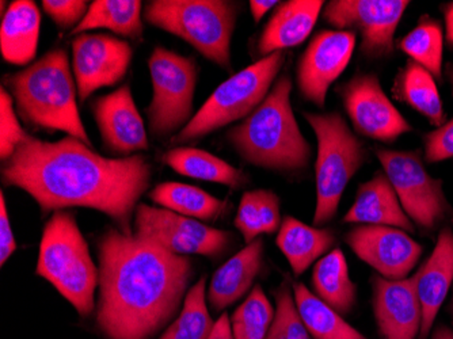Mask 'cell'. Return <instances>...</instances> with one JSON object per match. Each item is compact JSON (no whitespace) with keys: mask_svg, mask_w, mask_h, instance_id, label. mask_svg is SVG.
<instances>
[{"mask_svg":"<svg viewBox=\"0 0 453 339\" xmlns=\"http://www.w3.org/2000/svg\"><path fill=\"white\" fill-rule=\"evenodd\" d=\"M2 178L35 198L42 213L90 208L109 216L124 234H134L151 165L142 155L102 157L75 137L48 143L27 135L4 160Z\"/></svg>","mask_w":453,"mask_h":339,"instance_id":"1","label":"cell"},{"mask_svg":"<svg viewBox=\"0 0 453 339\" xmlns=\"http://www.w3.org/2000/svg\"><path fill=\"white\" fill-rule=\"evenodd\" d=\"M96 325L108 339H152L189 292L192 259L109 228L98 241Z\"/></svg>","mask_w":453,"mask_h":339,"instance_id":"2","label":"cell"},{"mask_svg":"<svg viewBox=\"0 0 453 339\" xmlns=\"http://www.w3.org/2000/svg\"><path fill=\"white\" fill-rule=\"evenodd\" d=\"M291 91V78L280 76L258 108L226 134L244 162L281 173L302 172L310 166L311 147L295 117Z\"/></svg>","mask_w":453,"mask_h":339,"instance_id":"3","label":"cell"},{"mask_svg":"<svg viewBox=\"0 0 453 339\" xmlns=\"http://www.w3.org/2000/svg\"><path fill=\"white\" fill-rule=\"evenodd\" d=\"M9 93L18 116L33 127L65 132L91 147V140L79 116L67 50H50L30 67L6 76Z\"/></svg>","mask_w":453,"mask_h":339,"instance_id":"4","label":"cell"},{"mask_svg":"<svg viewBox=\"0 0 453 339\" xmlns=\"http://www.w3.org/2000/svg\"><path fill=\"white\" fill-rule=\"evenodd\" d=\"M35 273L50 281L79 315L93 313L99 269L71 212H55L45 226Z\"/></svg>","mask_w":453,"mask_h":339,"instance_id":"5","label":"cell"},{"mask_svg":"<svg viewBox=\"0 0 453 339\" xmlns=\"http://www.w3.org/2000/svg\"><path fill=\"white\" fill-rule=\"evenodd\" d=\"M142 17L152 27L182 38L223 70H231V40L238 4L226 0H151Z\"/></svg>","mask_w":453,"mask_h":339,"instance_id":"6","label":"cell"},{"mask_svg":"<svg viewBox=\"0 0 453 339\" xmlns=\"http://www.w3.org/2000/svg\"><path fill=\"white\" fill-rule=\"evenodd\" d=\"M304 119L318 140L314 227L319 228L337 215L345 189L363 167L366 154L363 143L338 112H305Z\"/></svg>","mask_w":453,"mask_h":339,"instance_id":"7","label":"cell"},{"mask_svg":"<svg viewBox=\"0 0 453 339\" xmlns=\"http://www.w3.org/2000/svg\"><path fill=\"white\" fill-rule=\"evenodd\" d=\"M284 63L285 53L276 52L226 79L170 143L182 145L195 142L250 116L271 93Z\"/></svg>","mask_w":453,"mask_h":339,"instance_id":"8","label":"cell"},{"mask_svg":"<svg viewBox=\"0 0 453 339\" xmlns=\"http://www.w3.org/2000/svg\"><path fill=\"white\" fill-rule=\"evenodd\" d=\"M375 154L416 228L434 232L453 221V206L445 195L444 181L427 173L419 151L378 148Z\"/></svg>","mask_w":453,"mask_h":339,"instance_id":"9","label":"cell"},{"mask_svg":"<svg viewBox=\"0 0 453 339\" xmlns=\"http://www.w3.org/2000/svg\"><path fill=\"white\" fill-rule=\"evenodd\" d=\"M152 81L151 104L146 113L150 134L165 140L180 134L189 124L198 68L192 58L157 47L149 58Z\"/></svg>","mask_w":453,"mask_h":339,"instance_id":"10","label":"cell"},{"mask_svg":"<svg viewBox=\"0 0 453 339\" xmlns=\"http://www.w3.org/2000/svg\"><path fill=\"white\" fill-rule=\"evenodd\" d=\"M407 0H332L323 7V18L335 30L361 37L360 50L368 58H386L395 50V33Z\"/></svg>","mask_w":453,"mask_h":339,"instance_id":"11","label":"cell"},{"mask_svg":"<svg viewBox=\"0 0 453 339\" xmlns=\"http://www.w3.org/2000/svg\"><path fill=\"white\" fill-rule=\"evenodd\" d=\"M134 234L151 239L178 256L219 258L230 249V232L212 228L196 219L165 208L139 204L134 213Z\"/></svg>","mask_w":453,"mask_h":339,"instance_id":"12","label":"cell"},{"mask_svg":"<svg viewBox=\"0 0 453 339\" xmlns=\"http://www.w3.org/2000/svg\"><path fill=\"white\" fill-rule=\"evenodd\" d=\"M337 93L358 136L388 144L413 131L375 73H357L340 84Z\"/></svg>","mask_w":453,"mask_h":339,"instance_id":"13","label":"cell"},{"mask_svg":"<svg viewBox=\"0 0 453 339\" xmlns=\"http://www.w3.org/2000/svg\"><path fill=\"white\" fill-rule=\"evenodd\" d=\"M73 56L79 98L85 102L94 91L126 78L134 50L127 41L114 35L85 33L73 41Z\"/></svg>","mask_w":453,"mask_h":339,"instance_id":"14","label":"cell"},{"mask_svg":"<svg viewBox=\"0 0 453 339\" xmlns=\"http://www.w3.org/2000/svg\"><path fill=\"white\" fill-rule=\"evenodd\" d=\"M355 47L353 32L322 30L312 37L297 63V88L304 99L325 106L328 89L348 67Z\"/></svg>","mask_w":453,"mask_h":339,"instance_id":"15","label":"cell"},{"mask_svg":"<svg viewBox=\"0 0 453 339\" xmlns=\"http://www.w3.org/2000/svg\"><path fill=\"white\" fill-rule=\"evenodd\" d=\"M356 256L386 280H403L421 258L424 247L409 232L395 227L356 226L346 234Z\"/></svg>","mask_w":453,"mask_h":339,"instance_id":"16","label":"cell"},{"mask_svg":"<svg viewBox=\"0 0 453 339\" xmlns=\"http://www.w3.org/2000/svg\"><path fill=\"white\" fill-rule=\"evenodd\" d=\"M91 112L104 147L111 154L127 158L149 150L146 125L137 111L129 84L94 99Z\"/></svg>","mask_w":453,"mask_h":339,"instance_id":"17","label":"cell"},{"mask_svg":"<svg viewBox=\"0 0 453 339\" xmlns=\"http://www.w3.org/2000/svg\"><path fill=\"white\" fill-rule=\"evenodd\" d=\"M372 305L381 339H418L422 305L411 275L403 280L372 277Z\"/></svg>","mask_w":453,"mask_h":339,"instance_id":"18","label":"cell"},{"mask_svg":"<svg viewBox=\"0 0 453 339\" xmlns=\"http://www.w3.org/2000/svg\"><path fill=\"white\" fill-rule=\"evenodd\" d=\"M411 277L424 313L418 339H427L453 285V231L450 227L440 229L434 251Z\"/></svg>","mask_w":453,"mask_h":339,"instance_id":"19","label":"cell"},{"mask_svg":"<svg viewBox=\"0 0 453 339\" xmlns=\"http://www.w3.org/2000/svg\"><path fill=\"white\" fill-rule=\"evenodd\" d=\"M343 223L395 227L410 234L417 229L402 208L393 185L381 172L375 173L371 180L358 186L355 203L343 216Z\"/></svg>","mask_w":453,"mask_h":339,"instance_id":"20","label":"cell"},{"mask_svg":"<svg viewBox=\"0 0 453 339\" xmlns=\"http://www.w3.org/2000/svg\"><path fill=\"white\" fill-rule=\"evenodd\" d=\"M323 7L322 0H289L280 4L257 44L261 58L303 44L311 35Z\"/></svg>","mask_w":453,"mask_h":339,"instance_id":"21","label":"cell"},{"mask_svg":"<svg viewBox=\"0 0 453 339\" xmlns=\"http://www.w3.org/2000/svg\"><path fill=\"white\" fill-rule=\"evenodd\" d=\"M264 265V241L261 238L246 244L211 279L208 302L215 312H221L250 292Z\"/></svg>","mask_w":453,"mask_h":339,"instance_id":"22","label":"cell"},{"mask_svg":"<svg viewBox=\"0 0 453 339\" xmlns=\"http://www.w3.org/2000/svg\"><path fill=\"white\" fill-rule=\"evenodd\" d=\"M41 14L32 0H15L2 17L0 50L10 65H27L37 55Z\"/></svg>","mask_w":453,"mask_h":339,"instance_id":"23","label":"cell"},{"mask_svg":"<svg viewBox=\"0 0 453 339\" xmlns=\"http://www.w3.org/2000/svg\"><path fill=\"white\" fill-rule=\"evenodd\" d=\"M337 242L334 232L328 228L307 226L303 221L285 216L279 229L276 244L295 275H302L308 267L332 251Z\"/></svg>","mask_w":453,"mask_h":339,"instance_id":"24","label":"cell"},{"mask_svg":"<svg viewBox=\"0 0 453 339\" xmlns=\"http://www.w3.org/2000/svg\"><path fill=\"white\" fill-rule=\"evenodd\" d=\"M393 96L421 114L436 128L447 122L436 79L416 61L409 58L406 65L399 68L394 78Z\"/></svg>","mask_w":453,"mask_h":339,"instance_id":"25","label":"cell"},{"mask_svg":"<svg viewBox=\"0 0 453 339\" xmlns=\"http://www.w3.org/2000/svg\"><path fill=\"white\" fill-rule=\"evenodd\" d=\"M315 295L341 315L352 312L357 302V285L350 279L342 250L334 249L317 262L312 272Z\"/></svg>","mask_w":453,"mask_h":339,"instance_id":"26","label":"cell"},{"mask_svg":"<svg viewBox=\"0 0 453 339\" xmlns=\"http://www.w3.org/2000/svg\"><path fill=\"white\" fill-rule=\"evenodd\" d=\"M292 289L300 318L312 339H368L302 282H295Z\"/></svg>","mask_w":453,"mask_h":339,"instance_id":"27","label":"cell"},{"mask_svg":"<svg viewBox=\"0 0 453 339\" xmlns=\"http://www.w3.org/2000/svg\"><path fill=\"white\" fill-rule=\"evenodd\" d=\"M142 10V4L139 0H96L90 4L85 19L71 32V35L108 29L122 37L139 40L144 32Z\"/></svg>","mask_w":453,"mask_h":339,"instance_id":"28","label":"cell"},{"mask_svg":"<svg viewBox=\"0 0 453 339\" xmlns=\"http://www.w3.org/2000/svg\"><path fill=\"white\" fill-rule=\"evenodd\" d=\"M167 165L185 177L238 188L247 178L239 168L234 167L216 155L192 147H177L165 155Z\"/></svg>","mask_w":453,"mask_h":339,"instance_id":"29","label":"cell"},{"mask_svg":"<svg viewBox=\"0 0 453 339\" xmlns=\"http://www.w3.org/2000/svg\"><path fill=\"white\" fill-rule=\"evenodd\" d=\"M150 198L167 211L196 220H215L226 208L223 201L203 192V189L185 183H160L150 193Z\"/></svg>","mask_w":453,"mask_h":339,"instance_id":"30","label":"cell"},{"mask_svg":"<svg viewBox=\"0 0 453 339\" xmlns=\"http://www.w3.org/2000/svg\"><path fill=\"white\" fill-rule=\"evenodd\" d=\"M444 40L445 35L439 20L425 14L396 45L409 56L410 60L429 71L436 81H441Z\"/></svg>","mask_w":453,"mask_h":339,"instance_id":"31","label":"cell"},{"mask_svg":"<svg viewBox=\"0 0 453 339\" xmlns=\"http://www.w3.org/2000/svg\"><path fill=\"white\" fill-rule=\"evenodd\" d=\"M207 279L201 277L188 292L177 320L159 339H207L213 330L212 316L207 305Z\"/></svg>","mask_w":453,"mask_h":339,"instance_id":"32","label":"cell"},{"mask_svg":"<svg viewBox=\"0 0 453 339\" xmlns=\"http://www.w3.org/2000/svg\"><path fill=\"white\" fill-rule=\"evenodd\" d=\"M274 313L276 308L267 299L261 285H256L231 316L234 338L266 339Z\"/></svg>","mask_w":453,"mask_h":339,"instance_id":"33","label":"cell"},{"mask_svg":"<svg viewBox=\"0 0 453 339\" xmlns=\"http://www.w3.org/2000/svg\"><path fill=\"white\" fill-rule=\"evenodd\" d=\"M266 339H312L300 318L291 287L287 284L276 292V313Z\"/></svg>","mask_w":453,"mask_h":339,"instance_id":"34","label":"cell"},{"mask_svg":"<svg viewBox=\"0 0 453 339\" xmlns=\"http://www.w3.org/2000/svg\"><path fill=\"white\" fill-rule=\"evenodd\" d=\"M0 121H2L0 155H2V160L4 162L14 154L15 148L27 135L18 121L12 94L4 89L0 91Z\"/></svg>","mask_w":453,"mask_h":339,"instance_id":"35","label":"cell"},{"mask_svg":"<svg viewBox=\"0 0 453 339\" xmlns=\"http://www.w3.org/2000/svg\"><path fill=\"white\" fill-rule=\"evenodd\" d=\"M42 9L61 32H73L88 14V2L85 0H44Z\"/></svg>","mask_w":453,"mask_h":339,"instance_id":"36","label":"cell"},{"mask_svg":"<svg viewBox=\"0 0 453 339\" xmlns=\"http://www.w3.org/2000/svg\"><path fill=\"white\" fill-rule=\"evenodd\" d=\"M235 227L241 232L246 244L257 241L264 234L256 190L244 192L242 196L238 213H236Z\"/></svg>","mask_w":453,"mask_h":339,"instance_id":"37","label":"cell"},{"mask_svg":"<svg viewBox=\"0 0 453 339\" xmlns=\"http://www.w3.org/2000/svg\"><path fill=\"white\" fill-rule=\"evenodd\" d=\"M424 155L427 163H440L453 158V119L424 136Z\"/></svg>","mask_w":453,"mask_h":339,"instance_id":"38","label":"cell"},{"mask_svg":"<svg viewBox=\"0 0 453 339\" xmlns=\"http://www.w3.org/2000/svg\"><path fill=\"white\" fill-rule=\"evenodd\" d=\"M257 200H258L259 213H261V223L264 234L272 235L279 232L281 227V213H280V198L276 193L265 189L256 190Z\"/></svg>","mask_w":453,"mask_h":339,"instance_id":"39","label":"cell"},{"mask_svg":"<svg viewBox=\"0 0 453 339\" xmlns=\"http://www.w3.org/2000/svg\"><path fill=\"white\" fill-rule=\"evenodd\" d=\"M0 232H2L0 234V264L4 266L17 250V242H15L14 234H12L4 192L0 195Z\"/></svg>","mask_w":453,"mask_h":339,"instance_id":"40","label":"cell"},{"mask_svg":"<svg viewBox=\"0 0 453 339\" xmlns=\"http://www.w3.org/2000/svg\"><path fill=\"white\" fill-rule=\"evenodd\" d=\"M207 339H235L234 338L233 328H231L230 316L224 312L213 326Z\"/></svg>","mask_w":453,"mask_h":339,"instance_id":"41","label":"cell"},{"mask_svg":"<svg viewBox=\"0 0 453 339\" xmlns=\"http://www.w3.org/2000/svg\"><path fill=\"white\" fill-rule=\"evenodd\" d=\"M249 4H250L254 22L258 24L267 12H271L274 7L279 6L280 4L277 0H251V2H249Z\"/></svg>","mask_w":453,"mask_h":339,"instance_id":"42","label":"cell"},{"mask_svg":"<svg viewBox=\"0 0 453 339\" xmlns=\"http://www.w3.org/2000/svg\"><path fill=\"white\" fill-rule=\"evenodd\" d=\"M440 9L444 15L445 40H447V44L453 48V2L442 4Z\"/></svg>","mask_w":453,"mask_h":339,"instance_id":"43","label":"cell"},{"mask_svg":"<svg viewBox=\"0 0 453 339\" xmlns=\"http://www.w3.org/2000/svg\"><path fill=\"white\" fill-rule=\"evenodd\" d=\"M430 339H453V330L448 326H439L436 330H434Z\"/></svg>","mask_w":453,"mask_h":339,"instance_id":"44","label":"cell"},{"mask_svg":"<svg viewBox=\"0 0 453 339\" xmlns=\"http://www.w3.org/2000/svg\"><path fill=\"white\" fill-rule=\"evenodd\" d=\"M445 75H447L448 81H449L450 88H452L453 94V65H448L447 70H445Z\"/></svg>","mask_w":453,"mask_h":339,"instance_id":"45","label":"cell"},{"mask_svg":"<svg viewBox=\"0 0 453 339\" xmlns=\"http://www.w3.org/2000/svg\"><path fill=\"white\" fill-rule=\"evenodd\" d=\"M452 312H453V299H452Z\"/></svg>","mask_w":453,"mask_h":339,"instance_id":"46","label":"cell"}]
</instances>
